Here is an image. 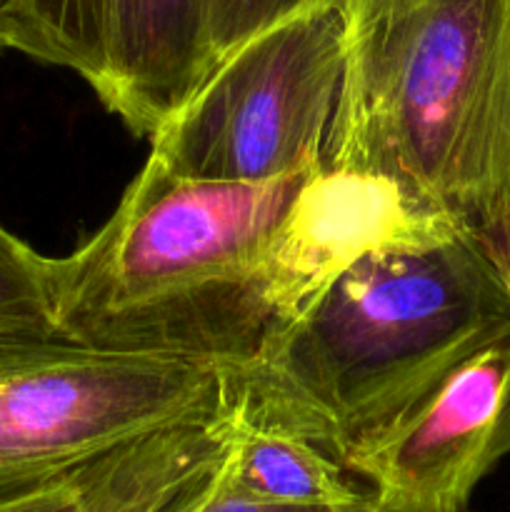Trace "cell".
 Wrapping results in <instances>:
<instances>
[{"instance_id": "1", "label": "cell", "mask_w": 510, "mask_h": 512, "mask_svg": "<svg viewBox=\"0 0 510 512\" xmlns=\"http://www.w3.org/2000/svg\"><path fill=\"white\" fill-rule=\"evenodd\" d=\"M505 330L493 263L473 230L448 223L365 253L230 375L250 418L343 465Z\"/></svg>"}, {"instance_id": "2", "label": "cell", "mask_w": 510, "mask_h": 512, "mask_svg": "<svg viewBox=\"0 0 510 512\" xmlns=\"http://www.w3.org/2000/svg\"><path fill=\"white\" fill-rule=\"evenodd\" d=\"M313 170L230 183L173 173L150 155L113 215L55 258L63 338L225 370L253 363L275 335L265 258Z\"/></svg>"}, {"instance_id": "3", "label": "cell", "mask_w": 510, "mask_h": 512, "mask_svg": "<svg viewBox=\"0 0 510 512\" xmlns=\"http://www.w3.org/2000/svg\"><path fill=\"white\" fill-rule=\"evenodd\" d=\"M325 165L475 230L510 203V0H345Z\"/></svg>"}, {"instance_id": "4", "label": "cell", "mask_w": 510, "mask_h": 512, "mask_svg": "<svg viewBox=\"0 0 510 512\" xmlns=\"http://www.w3.org/2000/svg\"><path fill=\"white\" fill-rule=\"evenodd\" d=\"M235 400L230 370L75 343L0 355V505L135 438L210 418Z\"/></svg>"}, {"instance_id": "5", "label": "cell", "mask_w": 510, "mask_h": 512, "mask_svg": "<svg viewBox=\"0 0 510 512\" xmlns=\"http://www.w3.org/2000/svg\"><path fill=\"white\" fill-rule=\"evenodd\" d=\"M345 63V5L303 10L230 53L155 130L173 173L268 183L323 165Z\"/></svg>"}, {"instance_id": "6", "label": "cell", "mask_w": 510, "mask_h": 512, "mask_svg": "<svg viewBox=\"0 0 510 512\" xmlns=\"http://www.w3.org/2000/svg\"><path fill=\"white\" fill-rule=\"evenodd\" d=\"M510 455V330L460 360L388 433L343 468L405 512H468L480 480Z\"/></svg>"}, {"instance_id": "7", "label": "cell", "mask_w": 510, "mask_h": 512, "mask_svg": "<svg viewBox=\"0 0 510 512\" xmlns=\"http://www.w3.org/2000/svg\"><path fill=\"white\" fill-rule=\"evenodd\" d=\"M448 223L390 180L323 163L303 183L265 258L275 333L365 253Z\"/></svg>"}, {"instance_id": "8", "label": "cell", "mask_w": 510, "mask_h": 512, "mask_svg": "<svg viewBox=\"0 0 510 512\" xmlns=\"http://www.w3.org/2000/svg\"><path fill=\"white\" fill-rule=\"evenodd\" d=\"M203 3L103 0L90 88L138 138H153L210 75Z\"/></svg>"}, {"instance_id": "9", "label": "cell", "mask_w": 510, "mask_h": 512, "mask_svg": "<svg viewBox=\"0 0 510 512\" xmlns=\"http://www.w3.org/2000/svg\"><path fill=\"white\" fill-rule=\"evenodd\" d=\"M233 428L235 410L225 408L133 440L100 512H195L223 470Z\"/></svg>"}, {"instance_id": "10", "label": "cell", "mask_w": 510, "mask_h": 512, "mask_svg": "<svg viewBox=\"0 0 510 512\" xmlns=\"http://www.w3.org/2000/svg\"><path fill=\"white\" fill-rule=\"evenodd\" d=\"M345 473L348 470L313 440L250 418L238 400L228 453V475L238 488L258 498L305 508L343 510L370 500L373 490L360 493Z\"/></svg>"}, {"instance_id": "11", "label": "cell", "mask_w": 510, "mask_h": 512, "mask_svg": "<svg viewBox=\"0 0 510 512\" xmlns=\"http://www.w3.org/2000/svg\"><path fill=\"white\" fill-rule=\"evenodd\" d=\"M68 343L55 315V258L0 225V355Z\"/></svg>"}, {"instance_id": "12", "label": "cell", "mask_w": 510, "mask_h": 512, "mask_svg": "<svg viewBox=\"0 0 510 512\" xmlns=\"http://www.w3.org/2000/svg\"><path fill=\"white\" fill-rule=\"evenodd\" d=\"M103 0H23L13 50L60 65L93 83L100 58Z\"/></svg>"}, {"instance_id": "13", "label": "cell", "mask_w": 510, "mask_h": 512, "mask_svg": "<svg viewBox=\"0 0 510 512\" xmlns=\"http://www.w3.org/2000/svg\"><path fill=\"white\" fill-rule=\"evenodd\" d=\"M130 445L133 440L78 465L23 498L0 505V512H100L128 463Z\"/></svg>"}, {"instance_id": "14", "label": "cell", "mask_w": 510, "mask_h": 512, "mask_svg": "<svg viewBox=\"0 0 510 512\" xmlns=\"http://www.w3.org/2000/svg\"><path fill=\"white\" fill-rule=\"evenodd\" d=\"M325 3L345 0H205V48L210 73L263 30Z\"/></svg>"}, {"instance_id": "15", "label": "cell", "mask_w": 510, "mask_h": 512, "mask_svg": "<svg viewBox=\"0 0 510 512\" xmlns=\"http://www.w3.org/2000/svg\"><path fill=\"white\" fill-rule=\"evenodd\" d=\"M370 498H373V495H370ZM365 503H368V500H365ZM355 508H360V505H355ZM355 508H343V510L305 508V505H288V503H275V500L258 498V495L238 488V485L230 480L228 458H225V465L223 470H220L218 480H215L213 490L205 495V500L200 503V508L195 512H350Z\"/></svg>"}, {"instance_id": "16", "label": "cell", "mask_w": 510, "mask_h": 512, "mask_svg": "<svg viewBox=\"0 0 510 512\" xmlns=\"http://www.w3.org/2000/svg\"><path fill=\"white\" fill-rule=\"evenodd\" d=\"M473 233L478 243L483 245L488 260L493 263L495 273H498L500 283L505 288V295L510 300V203L503 205L483 225H478Z\"/></svg>"}, {"instance_id": "17", "label": "cell", "mask_w": 510, "mask_h": 512, "mask_svg": "<svg viewBox=\"0 0 510 512\" xmlns=\"http://www.w3.org/2000/svg\"><path fill=\"white\" fill-rule=\"evenodd\" d=\"M20 3L23 0H0V50H13Z\"/></svg>"}, {"instance_id": "18", "label": "cell", "mask_w": 510, "mask_h": 512, "mask_svg": "<svg viewBox=\"0 0 510 512\" xmlns=\"http://www.w3.org/2000/svg\"><path fill=\"white\" fill-rule=\"evenodd\" d=\"M350 512H405V510L393 508V505L383 503V500H378L373 495V498H370L368 503H363V505H360V508H355V510H350Z\"/></svg>"}]
</instances>
